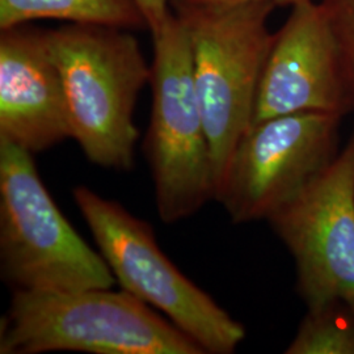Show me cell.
Returning a JSON list of instances; mask_svg holds the SVG:
<instances>
[{
  "label": "cell",
  "instance_id": "obj_1",
  "mask_svg": "<svg viewBox=\"0 0 354 354\" xmlns=\"http://www.w3.org/2000/svg\"><path fill=\"white\" fill-rule=\"evenodd\" d=\"M44 35L62 77L71 140L91 163L131 171L134 108L151 76L138 39L124 28L75 23Z\"/></svg>",
  "mask_w": 354,
  "mask_h": 354
},
{
  "label": "cell",
  "instance_id": "obj_2",
  "mask_svg": "<svg viewBox=\"0 0 354 354\" xmlns=\"http://www.w3.org/2000/svg\"><path fill=\"white\" fill-rule=\"evenodd\" d=\"M206 354L127 291L13 290L0 320V354Z\"/></svg>",
  "mask_w": 354,
  "mask_h": 354
},
{
  "label": "cell",
  "instance_id": "obj_3",
  "mask_svg": "<svg viewBox=\"0 0 354 354\" xmlns=\"http://www.w3.org/2000/svg\"><path fill=\"white\" fill-rule=\"evenodd\" d=\"M172 7L189 36L216 194L232 153L252 125L257 89L274 37L268 19L277 6L273 0H251Z\"/></svg>",
  "mask_w": 354,
  "mask_h": 354
},
{
  "label": "cell",
  "instance_id": "obj_4",
  "mask_svg": "<svg viewBox=\"0 0 354 354\" xmlns=\"http://www.w3.org/2000/svg\"><path fill=\"white\" fill-rule=\"evenodd\" d=\"M0 273L13 290L112 289V270L51 198L33 153L0 140Z\"/></svg>",
  "mask_w": 354,
  "mask_h": 354
},
{
  "label": "cell",
  "instance_id": "obj_5",
  "mask_svg": "<svg viewBox=\"0 0 354 354\" xmlns=\"http://www.w3.org/2000/svg\"><path fill=\"white\" fill-rule=\"evenodd\" d=\"M151 35V117L145 153L158 214L172 225L214 200V165L194 86L188 32L176 13L169 12Z\"/></svg>",
  "mask_w": 354,
  "mask_h": 354
},
{
  "label": "cell",
  "instance_id": "obj_6",
  "mask_svg": "<svg viewBox=\"0 0 354 354\" xmlns=\"http://www.w3.org/2000/svg\"><path fill=\"white\" fill-rule=\"evenodd\" d=\"M73 197L122 290L162 311L205 353L238 349L244 326L177 269L146 221L84 185L75 187Z\"/></svg>",
  "mask_w": 354,
  "mask_h": 354
},
{
  "label": "cell",
  "instance_id": "obj_7",
  "mask_svg": "<svg viewBox=\"0 0 354 354\" xmlns=\"http://www.w3.org/2000/svg\"><path fill=\"white\" fill-rule=\"evenodd\" d=\"M342 118L299 112L253 124L231 156L215 201L236 225L268 221L335 159Z\"/></svg>",
  "mask_w": 354,
  "mask_h": 354
},
{
  "label": "cell",
  "instance_id": "obj_8",
  "mask_svg": "<svg viewBox=\"0 0 354 354\" xmlns=\"http://www.w3.org/2000/svg\"><path fill=\"white\" fill-rule=\"evenodd\" d=\"M268 222L295 261L307 307L342 302L354 313V133L330 165Z\"/></svg>",
  "mask_w": 354,
  "mask_h": 354
},
{
  "label": "cell",
  "instance_id": "obj_9",
  "mask_svg": "<svg viewBox=\"0 0 354 354\" xmlns=\"http://www.w3.org/2000/svg\"><path fill=\"white\" fill-rule=\"evenodd\" d=\"M352 109L342 54L322 1L291 7L274 33L257 89L253 124L299 112L345 115Z\"/></svg>",
  "mask_w": 354,
  "mask_h": 354
},
{
  "label": "cell",
  "instance_id": "obj_10",
  "mask_svg": "<svg viewBox=\"0 0 354 354\" xmlns=\"http://www.w3.org/2000/svg\"><path fill=\"white\" fill-rule=\"evenodd\" d=\"M71 140L59 70L44 32L23 26L0 36V140L30 153Z\"/></svg>",
  "mask_w": 354,
  "mask_h": 354
},
{
  "label": "cell",
  "instance_id": "obj_11",
  "mask_svg": "<svg viewBox=\"0 0 354 354\" xmlns=\"http://www.w3.org/2000/svg\"><path fill=\"white\" fill-rule=\"evenodd\" d=\"M38 19L124 29L147 26L133 0H0L1 30Z\"/></svg>",
  "mask_w": 354,
  "mask_h": 354
},
{
  "label": "cell",
  "instance_id": "obj_12",
  "mask_svg": "<svg viewBox=\"0 0 354 354\" xmlns=\"http://www.w3.org/2000/svg\"><path fill=\"white\" fill-rule=\"evenodd\" d=\"M288 354H354V313L342 302L308 308Z\"/></svg>",
  "mask_w": 354,
  "mask_h": 354
},
{
  "label": "cell",
  "instance_id": "obj_13",
  "mask_svg": "<svg viewBox=\"0 0 354 354\" xmlns=\"http://www.w3.org/2000/svg\"><path fill=\"white\" fill-rule=\"evenodd\" d=\"M342 54V66L354 109V0H322Z\"/></svg>",
  "mask_w": 354,
  "mask_h": 354
},
{
  "label": "cell",
  "instance_id": "obj_14",
  "mask_svg": "<svg viewBox=\"0 0 354 354\" xmlns=\"http://www.w3.org/2000/svg\"><path fill=\"white\" fill-rule=\"evenodd\" d=\"M138 7L147 28L153 32L163 23L167 15L171 12L169 4L172 0H133Z\"/></svg>",
  "mask_w": 354,
  "mask_h": 354
},
{
  "label": "cell",
  "instance_id": "obj_15",
  "mask_svg": "<svg viewBox=\"0 0 354 354\" xmlns=\"http://www.w3.org/2000/svg\"><path fill=\"white\" fill-rule=\"evenodd\" d=\"M243 1H251V0H172L171 6L180 4V6H219V4H235V3H243ZM276 6H297L299 3H304L307 0H273Z\"/></svg>",
  "mask_w": 354,
  "mask_h": 354
}]
</instances>
